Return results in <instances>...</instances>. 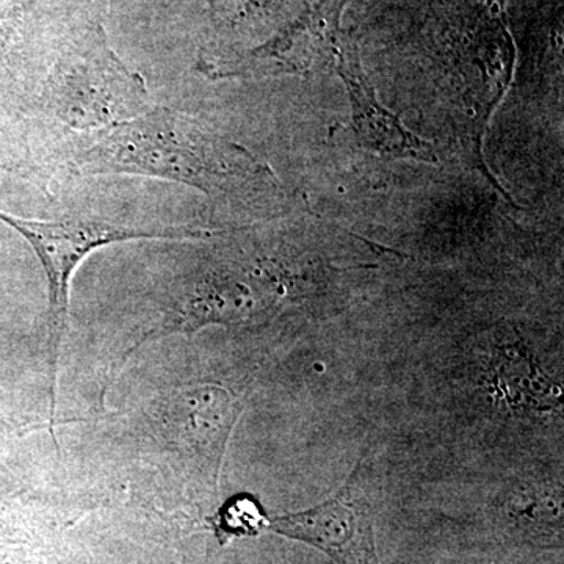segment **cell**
<instances>
[{
	"instance_id": "obj_1",
	"label": "cell",
	"mask_w": 564,
	"mask_h": 564,
	"mask_svg": "<svg viewBox=\"0 0 564 564\" xmlns=\"http://www.w3.org/2000/svg\"><path fill=\"white\" fill-rule=\"evenodd\" d=\"M77 176L137 174L180 182L212 199L252 202L280 193L267 163L247 148L223 139L191 115L155 107L95 133L70 154Z\"/></svg>"
},
{
	"instance_id": "obj_2",
	"label": "cell",
	"mask_w": 564,
	"mask_h": 564,
	"mask_svg": "<svg viewBox=\"0 0 564 564\" xmlns=\"http://www.w3.org/2000/svg\"><path fill=\"white\" fill-rule=\"evenodd\" d=\"M0 221L20 232L36 252L50 288V391L51 433L54 436V417L57 410L58 358L66 325H68L70 280L80 262L90 252L107 245L131 240H185L209 237L206 229L188 226H154L133 228L99 220H32L0 210Z\"/></svg>"
},
{
	"instance_id": "obj_3",
	"label": "cell",
	"mask_w": 564,
	"mask_h": 564,
	"mask_svg": "<svg viewBox=\"0 0 564 564\" xmlns=\"http://www.w3.org/2000/svg\"><path fill=\"white\" fill-rule=\"evenodd\" d=\"M52 102L63 120L77 129H109L147 111L148 90L137 73L96 35L55 69Z\"/></svg>"
},
{
	"instance_id": "obj_4",
	"label": "cell",
	"mask_w": 564,
	"mask_h": 564,
	"mask_svg": "<svg viewBox=\"0 0 564 564\" xmlns=\"http://www.w3.org/2000/svg\"><path fill=\"white\" fill-rule=\"evenodd\" d=\"M269 529L321 549L337 564H378L372 510L350 489L302 513L270 519Z\"/></svg>"
},
{
	"instance_id": "obj_5",
	"label": "cell",
	"mask_w": 564,
	"mask_h": 564,
	"mask_svg": "<svg viewBox=\"0 0 564 564\" xmlns=\"http://www.w3.org/2000/svg\"><path fill=\"white\" fill-rule=\"evenodd\" d=\"M344 0H322L317 9L296 22L291 31L232 62L203 63L204 74L214 79L299 74L339 50L336 44Z\"/></svg>"
},
{
	"instance_id": "obj_6",
	"label": "cell",
	"mask_w": 564,
	"mask_h": 564,
	"mask_svg": "<svg viewBox=\"0 0 564 564\" xmlns=\"http://www.w3.org/2000/svg\"><path fill=\"white\" fill-rule=\"evenodd\" d=\"M336 55L337 70L350 95L352 128L359 144L384 158L437 163L433 144L404 128L400 118L380 102L355 47L340 43Z\"/></svg>"
},
{
	"instance_id": "obj_7",
	"label": "cell",
	"mask_w": 564,
	"mask_h": 564,
	"mask_svg": "<svg viewBox=\"0 0 564 564\" xmlns=\"http://www.w3.org/2000/svg\"><path fill=\"white\" fill-rule=\"evenodd\" d=\"M210 522L220 543L226 544L234 538L258 536L269 529L270 519L263 513L258 500L240 494L223 505Z\"/></svg>"
}]
</instances>
